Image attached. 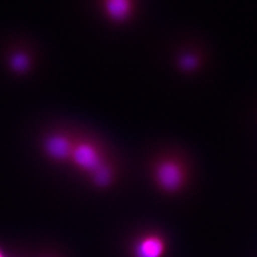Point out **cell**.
Returning <instances> with one entry per match:
<instances>
[{"label": "cell", "instance_id": "obj_1", "mask_svg": "<svg viewBox=\"0 0 257 257\" xmlns=\"http://www.w3.org/2000/svg\"><path fill=\"white\" fill-rule=\"evenodd\" d=\"M72 156H74L75 163L84 170L95 172L102 166L97 151L88 143H82L74 148Z\"/></svg>", "mask_w": 257, "mask_h": 257}, {"label": "cell", "instance_id": "obj_2", "mask_svg": "<svg viewBox=\"0 0 257 257\" xmlns=\"http://www.w3.org/2000/svg\"><path fill=\"white\" fill-rule=\"evenodd\" d=\"M156 175L159 184L168 191L177 190L183 181L181 169L173 162H165L159 166Z\"/></svg>", "mask_w": 257, "mask_h": 257}, {"label": "cell", "instance_id": "obj_3", "mask_svg": "<svg viewBox=\"0 0 257 257\" xmlns=\"http://www.w3.org/2000/svg\"><path fill=\"white\" fill-rule=\"evenodd\" d=\"M104 9L110 19L122 22L132 14L133 0H104Z\"/></svg>", "mask_w": 257, "mask_h": 257}, {"label": "cell", "instance_id": "obj_4", "mask_svg": "<svg viewBox=\"0 0 257 257\" xmlns=\"http://www.w3.org/2000/svg\"><path fill=\"white\" fill-rule=\"evenodd\" d=\"M47 153L56 159H65L73 153L71 141L63 136H53L47 139L45 144Z\"/></svg>", "mask_w": 257, "mask_h": 257}, {"label": "cell", "instance_id": "obj_5", "mask_svg": "<svg viewBox=\"0 0 257 257\" xmlns=\"http://www.w3.org/2000/svg\"><path fill=\"white\" fill-rule=\"evenodd\" d=\"M164 251L163 241L151 236L141 240L136 248L137 257H161Z\"/></svg>", "mask_w": 257, "mask_h": 257}, {"label": "cell", "instance_id": "obj_6", "mask_svg": "<svg viewBox=\"0 0 257 257\" xmlns=\"http://www.w3.org/2000/svg\"><path fill=\"white\" fill-rule=\"evenodd\" d=\"M12 68L17 72H24L28 69L29 59L27 55L24 54H16L11 60Z\"/></svg>", "mask_w": 257, "mask_h": 257}, {"label": "cell", "instance_id": "obj_7", "mask_svg": "<svg viewBox=\"0 0 257 257\" xmlns=\"http://www.w3.org/2000/svg\"><path fill=\"white\" fill-rule=\"evenodd\" d=\"M94 173H95V181H96V183L99 184V185H106V184L109 183L110 172H109V170L107 168H105L104 166H101Z\"/></svg>", "mask_w": 257, "mask_h": 257}, {"label": "cell", "instance_id": "obj_8", "mask_svg": "<svg viewBox=\"0 0 257 257\" xmlns=\"http://www.w3.org/2000/svg\"><path fill=\"white\" fill-rule=\"evenodd\" d=\"M180 64L185 70H192L197 64V61L193 56H185L180 61Z\"/></svg>", "mask_w": 257, "mask_h": 257}, {"label": "cell", "instance_id": "obj_9", "mask_svg": "<svg viewBox=\"0 0 257 257\" xmlns=\"http://www.w3.org/2000/svg\"><path fill=\"white\" fill-rule=\"evenodd\" d=\"M0 257H2V255H1V254H0Z\"/></svg>", "mask_w": 257, "mask_h": 257}]
</instances>
